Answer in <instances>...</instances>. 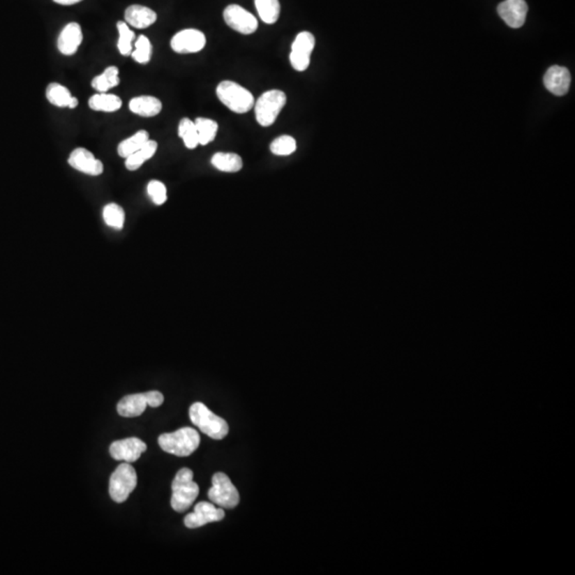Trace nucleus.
<instances>
[{
	"mask_svg": "<svg viewBox=\"0 0 575 575\" xmlns=\"http://www.w3.org/2000/svg\"><path fill=\"white\" fill-rule=\"evenodd\" d=\"M158 442L164 451L175 456L187 457L200 447V437L192 427H184L174 433L162 434Z\"/></svg>",
	"mask_w": 575,
	"mask_h": 575,
	"instance_id": "nucleus-1",
	"label": "nucleus"
},
{
	"mask_svg": "<svg viewBox=\"0 0 575 575\" xmlns=\"http://www.w3.org/2000/svg\"><path fill=\"white\" fill-rule=\"evenodd\" d=\"M178 135L184 140V143L189 149H194L200 144L197 129L195 123L191 119L184 117L180 121L178 126Z\"/></svg>",
	"mask_w": 575,
	"mask_h": 575,
	"instance_id": "nucleus-28",
	"label": "nucleus"
},
{
	"mask_svg": "<svg viewBox=\"0 0 575 575\" xmlns=\"http://www.w3.org/2000/svg\"><path fill=\"white\" fill-rule=\"evenodd\" d=\"M257 11L262 22L272 25L281 15V3L278 0H255Z\"/></svg>",
	"mask_w": 575,
	"mask_h": 575,
	"instance_id": "nucleus-26",
	"label": "nucleus"
},
{
	"mask_svg": "<svg viewBox=\"0 0 575 575\" xmlns=\"http://www.w3.org/2000/svg\"><path fill=\"white\" fill-rule=\"evenodd\" d=\"M147 193L158 206L167 202V188L159 180H151L149 182V184H147Z\"/></svg>",
	"mask_w": 575,
	"mask_h": 575,
	"instance_id": "nucleus-33",
	"label": "nucleus"
},
{
	"mask_svg": "<svg viewBox=\"0 0 575 575\" xmlns=\"http://www.w3.org/2000/svg\"><path fill=\"white\" fill-rule=\"evenodd\" d=\"M84 34L80 25L77 23H70L61 31L57 42L59 52L64 56H73L76 54L79 46L82 43Z\"/></svg>",
	"mask_w": 575,
	"mask_h": 575,
	"instance_id": "nucleus-16",
	"label": "nucleus"
},
{
	"mask_svg": "<svg viewBox=\"0 0 575 575\" xmlns=\"http://www.w3.org/2000/svg\"><path fill=\"white\" fill-rule=\"evenodd\" d=\"M129 110L143 117H153L162 110V103L157 97L137 96L129 101Z\"/></svg>",
	"mask_w": 575,
	"mask_h": 575,
	"instance_id": "nucleus-20",
	"label": "nucleus"
},
{
	"mask_svg": "<svg viewBox=\"0 0 575 575\" xmlns=\"http://www.w3.org/2000/svg\"><path fill=\"white\" fill-rule=\"evenodd\" d=\"M135 52H131L133 60L140 64H149L153 54V46L147 36H140L135 44Z\"/></svg>",
	"mask_w": 575,
	"mask_h": 575,
	"instance_id": "nucleus-31",
	"label": "nucleus"
},
{
	"mask_svg": "<svg viewBox=\"0 0 575 575\" xmlns=\"http://www.w3.org/2000/svg\"><path fill=\"white\" fill-rule=\"evenodd\" d=\"M208 498L214 505L223 508H234L240 502V495L230 477L222 472L212 477V487L208 491Z\"/></svg>",
	"mask_w": 575,
	"mask_h": 575,
	"instance_id": "nucleus-7",
	"label": "nucleus"
},
{
	"mask_svg": "<svg viewBox=\"0 0 575 575\" xmlns=\"http://www.w3.org/2000/svg\"><path fill=\"white\" fill-rule=\"evenodd\" d=\"M103 216H104L105 223L110 227L121 230L124 226L125 211L119 204L111 202L105 206Z\"/></svg>",
	"mask_w": 575,
	"mask_h": 575,
	"instance_id": "nucleus-30",
	"label": "nucleus"
},
{
	"mask_svg": "<svg viewBox=\"0 0 575 575\" xmlns=\"http://www.w3.org/2000/svg\"><path fill=\"white\" fill-rule=\"evenodd\" d=\"M315 46V36L311 32L303 31L297 34L291 46L290 62L297 72H304L311 64V57Z\"/></svg>",
	"mask_w": 575,
	"mask_h": 575,
	"instance_id": "nucleus-8",
	"label": "nucleus"
},
{
	"mask_svg": "<svg viewBox=\"0 0 575 575\" xmlns=\"http://www.w3.org/2000/svg\"><path fill=\"white\" fill-rule=\"evenodd\" d=\"M193 472L188 468H182L177 472L172 484L171 505L175 511L184 512L191 507L200 495V487L193 481Z\"/></svg>",
	"mask_w": 575,
	"mask_h": 575,
	"instance_id": "nucleus-2",
	"label": "nucleus"
},
{
	"mask_svg": "<svg viewBox=\"0 0 575 575\" xmlns=\"http://www.w3.org/2000/svg\"><path fill=\"white\" fill-rule=\"evenodd\" d=\"M190 420L204 435L214 440H222L227 436L230 427L227 422L210 410L202 403H194L190 407Z\"/></svg>",
	"mask_w": 575,
	"mask_h": 575,
	"instance_id": "nucleus-3",
	"label": "nucleus"
},
{
	"mask_svg": "<svg viewBox=\"0 0 575 575\" xmlns=\"http://www.w3.org/2000/svg\"><path fill=\"white\" fill-rule=\"evenodd\" d=\"M225 23L242 34H252L258 28V20L251 12L238 5L228 6L224 10Z\"/></svg>",
	"mask_w": 575,
	"mask_h": 575,
	"instance_id": "nucleus-9",
	"label": "nucleus"
},
{
	"mask_svg": "<svg viewBox=\"0 0 575 575\" xmlns=\"http://www.w3.org/2000/svg\"><path fill=\"white\" fill-rule=\"evenodd\" d=\"M158 149L157 142L149 140L145 145L133 155L126 158L125 165L129 171H137L143 165L144 162L153 158Z\"/></svg>",
	"mask_w": 575,
	"mask_h": 575,
	"instance_id": "nucleus-24",
	"label": "nucleus"
},
{
	"mask_svg": "<svg viewBox=\"0 0 575 575\" xmlns=\"http://www.w3.org/2000/svg\"><path fill=\"white\" fill-rule=\"evenodd\" d=\"M285 103L287 96L283 91L270 90L263 93L255 104V113L259 125L269 127L274 124Z\"/></svg>",
	"mask_w": 575,
	"mask_h": 575,
	"instance_id": "nucleus-6",
	"label": "nucleus"
},
{
	"mask_svg": "<svg viewBox=\"0 0 575 575\" xmlns=\"http://www.w3.org/2000/svg\"><path fill=\"white\" fill-rule=\"evenodd\" d=\"M149 141V135L147 130H139L128 139L123 140L117 147L119 157L126 159L129 156L139 151Z\"/></svg>",
	"mask_w": 575,
	"mask_h": 575,
	"instance_id": "nucleus-23",
	"label": "nucleus"
},
{
	"mask_svg": "<svg viewBox=\"0 0 575 575\" xmlns=\"http://www.w3.org/2000/svg\"><path fill=\"white\" fill-rule=\"evenodd\" d=\"M54 1L61 6H72L80 3L82 0H54Z\"/></svg>",
	"mask_w": 575,
	"mask_h": 575,
	"instance_id": "nucleus-35",
	"label": "nucleus"
},
{
	"mask_svg": "<svg viewBox=\"0 0 575 575\" xmlns=\"http://www.w3.org/2000/svg\"><path fill=\"white\" fill-rule=\"evenodd\" d=\"M206 36L197 29H184L176 33L171 40L172 50L178 54H195L204 50Z\"/></svg>",
	"mask_w": 575,
	"mask_h": 575,
	"instance_id": "nucleus-12",
	"label": "nucleus"
},
{
	"mask_svg": "<svg viewBox=\"0 0 575 575\" xmlns=\"http://www.w3.org/2000/svg\"><path fill=\"white\" fill-rule=\"evenodd\" d=\"M225 518V511L218 508L214 503L200 502L196 504L194 511L186 516L184 525L188 528H197L212 522L222 521Z\"/></svg>",
	"mask_w": 575,
	"mask_h": 575,
	"instance_id": "nucleus-10",
	"label": "nucleus"
},
{
	"mask_svg": "<svg viewBox=\"0 0 575 575\" xmlns=\"http://www.w3.org/2000/svg\"><path fill=\"white\" fill-rule=\"evenodd\" d=\"M147 407V396L144 394H130L121 398L117 404V412L124 418L141 416Z\"/></svg>",
	"mask_w": 575,
	"mask_h": 575,
	"instance_id": "nucleus-18",
	"label": "nucleus"
},
{
	"mask_svg": "<svg viewBox=\"0 0 575 575\" xmlns=\"http://www.w3.org/2000/svg\"><path fill=\"white\" fill-rule=\"evenodd\" d=\"M137 477L135 468L130 463H121L113 472L109 483L111 499L117 503H124L137 486Z\"/></svg>",
	"mask_w": 575,
	"mask_h": 575,
	"instance_id": "nucleus-5",
	"label": "nucleus"
},
{
	"mask_svg": "<svg viewBox=\"0 0 575 575\" xmlns=\"http://www.w3.org/2000/svg\"><path fill=\"white\" fill-rule=\"evenodd\" d=\"M212 165L225 173H237L243 167L242 158L234 153H216L211 159Z\"/></svg>",
	"mask_w": 575,
	"mask_h": 575,
	"instance_id": "nucleus-22",
	"label": "nucleus"
},
{
	"mask_svg": "<svg viewBox=\"0 0 575 575\" xmlns=\"http://www.w3.org/2000/svg\"><path fill=\"white\" fill-rule=\"evenodd\" d=\"M117 27L119 30L117 48H119V54L125 57L130 56L133 52V42L135 38V32L129 29L126 22H117Z\"/></svg>",
	"mask_w": 575,
	"mask_h": 575,
	"instance_id": "nucleus-29",
	"label": "nucleus"
},
{
	"mask_svg": "<svg viewBox=\"0 0 575 575\" xmlns=\"http://www.w3.org/2000/svg\"><path fill=\"white\" fill-rule=\"evenodd\" d=\"M528 7L525 0H505L498 7V13L510 28L518 29L525 23Z\"/></svg>",
	"mask_w": 575,
	"mask_h": 575,
	"instance_id": "nucleus-14",
	"label": "nucleus"
},
{
	"mask_svg": "<svg viewBox=\"0 0 575 575\" xmlns=\"http://www.w3.org/2000/svg\"><path fill=\"white\" fill-rule=\"evenodd\" d=\"M546 90L556 96H564L568 93L571 84V75L564 66H553L546 70L544 77Z\"/></svg>",
	"mask_w": 575,
	"mask_h": 575,
	"instance_id": "nucleus-15",
	"label": "nucleus"
},
{
	"mask_svg": "<svg viewBox=\"0 0 575 575\" xmlns=\"http://www.w3.org/2000/svg\"><path fill=\"white\" fill-rule=\"evenodd\" d=\"M194 123H195L196 129H197L200 145H207L216 139L218 129V125L216 121L204 119V117H198Z\"/></svg>",
	"mask_w": 575,
	"mask_h": 575,
	"instance_id": "nucleus-27",
	"label": "nucleus"
},
{
	"mask_svg": "<svg viewBox=\"0 0 575 575\" xmlns=\"http://www.w3.org/2000/svg\"><path fill=\"white\" fill-rule=\"evenodd\" d=\"M271 151L276 156H289L297 151V141L290 135H281L271 144Z\"/></svg>",
	"mask_w": 575,
	"mask_h": 575,
	"instance_id": "nucleus-32",
	"label": "nucleus"
},
{
	"mask_svg": "<svg viewBox=\"0 0 575 575\" xmlns=\"http://www.w3.org/2000/svg\"><path fill=\"white\" fill-rule=\"evenodd\" d=\"M68 164L73 169L91 176H99L104 172V164L96 159L88 149L78 147L70 153Z\"/></svg>",
	"mask_w": 575,
	"mask_h": 575,
	"instance_id": "nucleus-13",
	"label": "nucleus"
},
{
	"mask_svg": "<svg viewBox=\"0 0 575 575\" xmlns=\"http://www.w3.org/2000/svg\"><path fill=\"white\" fill-rule=\"evenodd\" d=\"M119 74V70L117 66H109L103 74L93 79L91 86L98 93H107L110 89L119 86L121 82Z\"/></svg>",
	"mask_w": 575,
	"mask_h": 575,
	"instance_id": "nucleus-25",
	"label": "nucleus"
},
{
	"mask_svg": "<svg viewBox=\"0 0 575 575\" xmlns=\"http://www.w3.org/2000/svg\"><path fill=\"white\" fill-rule=\"evenodd\" d=\"M216 95L222 104L239 114L248 112L255 106L252 93L234 81H222L216 88Z\"/></svg>",
	"mask_w": 575,
	"mask_h": 575,
	"instance_id": "nucleus-4",
	"label": "nucleus"
},
{
	"mask_svg": "<svg viewBox=\"0 0 575 575\" xmlns=\"http://www.w3.org/2000/svg\"><path fill=\"white\" fill-rule=\"evenodd\" d=\"M46 98L50 104L59 108L68 107L70 109H75L78 106V99L72 96L68 88L57 82H52L46 89Z\"/></svg>",
	"mask_w": 575,
	"mask_h": 575,
	"instance_id": "nucleus-19",
	"label": "nucleus"
},
{
	"mask_svg": "<svg viewBox=\"0 0 575 575\" xmlns=\"http://www.w3.org/2000/svg\"><path fill=\"white\" fill-rule=\"evenodd\" d=\"M121 99L117 95L109 93H98L89 99V107L94 111L101 112H115L121 108Z\"/></svg>",
	"mask_w": 575,
	"mask_h": 575,
	"instance_id": "nucleus-21",
	"label": "nucleus"
},
{
	"mask_svg": "<svg viewBox=\"0 0 575 575\" xmlns=\"http://www.w3.org/2000/svg\"><path fill=\"white\" fill-rule=\"evenodd\" d=\"M157 14L149 8L133 5L125 11V22L137 29H145L156 23Z\"/></svg>",
	"mask_w": 575,
	"mask_h": 575,
	"instance_id": "nucleus-17",
	"label": "nucleus"
},
{
	"mask_svg": "<svg viewBox=\"0 0 575 575\" xmlns=\"http://www.w3.org/2000/svg\"><path fill=\"white\" fill-rule=\"evenodd\" d=\"M147 449V443L143 442L141 439L133 437V438L114 441L110 445L109 451H110L111 457L115 461L133 463L141 457Z\"/></svg>",
	"mask_w": 575,
	"mask_h": 575,
	"instance_id": "nucleus-11",
	"label": "nucleus"
},
{
	"mask_svg": "<svg viewBox=\"0 0 575 575\" xmlns=\"http://www.w3.org/2000/svg\"><path fill=\"white\" fill-rule=\"evenodd\" d=\"M144 394L147 396V406L153 407V408H157V407L161 406V405L163 404L164 396L161 392L149 391Z\"/></svg>",
	"mask_w": 575,
	"mask_h": 575,
	"instance_id": "nucleus-34",
	"label": "nucleus"
}]
</instances>
